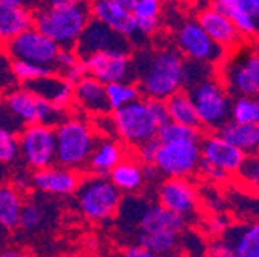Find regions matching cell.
<instances>
[{"mask_svg": "<svg viewBox=\"0 0 259 257\" xmlns=\"http://www.w3.org/2000/svg\"><path fill=\"white\" fill-rule=\"evenodd\" d=\"M142 97L167 100L182 89L185 59L178 49H142L132 56Z\"/></svg>", "mask_w": 259, "mask_h": 257, "instance_id": "6da1fadb", "label": "cell"}, {"mask_svg": "<svg viewBox=\"0 0 259 257\" xmlns=\"http://www.w3.org/2000/svg\"><path fill=\"white\" fill-rule=\"evenodd\" d=\"M114 133L128 148L156 139L159 128L168 122L165 100L141 97L119 110L111 111Z\"/></svg>", "mask_w": 259, "mask_h": 257, "instance_id": "7a4b0ae2", "label": "cell"}, {"mask_svg": "<svg viewBox=\"0 0 259 257\" xmlns=\"http://www.w3.org/2000/svg\"><path fill=\"white\" fill-rule=\"evenodd\" d=\"M56 164L83 173L91 151L99 139L93 125L77 116H67L54 126Z\"/></svg>", "mask_w": 259, "mask_h": 257, "instance_id": "3957f363", "label": "cell"}, {"mask_svg": "<svg viewBox=\"0 0 259 257\" xmlns=\"http://www.w3.org/2000/svg\"><path fill=\"white\" fill-rule=\"evenodd\" d=\"M90 20V2L82 0L70 7H45L39 10L34 14V28L51 39L59 48H74Z\"/></svg>", "mask_w": 259, "mask_h": 257, "instance_id": "277c9868", "label": "cell"}, {"mask_svg": "<svg viewBox=\"0 0 259 257\" xmlns=\"http://www.w3.org/2000/svg\"><path fill=\"white\" fill-rule=\"evenodd\" d=\"M74 194L79 213L91 223L111 220L122 205V192L107 176L90 174L83 177Z\"/></svg>", "mask_w": 259, "mask_h": 257, "instance_id": "5b68a950", "label": "cell"}, {"mask_svg": "<svg viewBox=\"0 0 259 257\" xmlns=\"http://www.w3.org/2000/svg\"><path fill=\"white\" fill-rule=\"evenodd\" d=\"M221 63L219 80L230 97L256 95L259 92V49L236 48Z\"/></svg>", "mask_w": 259, "mask_h": 257, "instance_id": "8992f818", "label": "cell"}, {"mask_svg": "<svg viewBox=\"0 0 259 257\" xmlns=\"http://www.w3.org/2000/svg\"><path fill=\"white\" fill-rule=\"evenodd\" d=\"M187 92L196 108L202 130L216 133L230 119L232 97L216 76L191 86Z\"/></svg>", "mask_w": 259, "mask_h": 257, "instance_id": "52a82bcc", "label": "cell"}, {"mask_svg": "<svg viewBox=\"0 0 259 257\" xmlns=\"http://www.w3.org/2000/svg\"><path fill=\"white\" fill-rule=\"evenodd\" d=\"M5 110L23 126L36 123L56 126L68 116V111L56 108L53 104L26 86L10 89L7 92Z\"/></svg>", "mask_w": 259, "mask_h": 257, "instance_id": "ba28073f", "label": "cell"}, {"mask_svg": "<svg viewBox=\"0 0 259 257\" xmlns=\"http://www.w3.org/2000/svg\"><path fill=\"white\" fill-rule=\"evenodd\" d=\"M20 156L32 170H42L56 164V130L51 125H25L19 133Z\"/></svg>", "mask_w": 259, "mask_h": 257, "instance_id": "9c48e42d", "label": "cell"}, {"mask_svg": "<svg viewBox=\"0 0 259 257\" xmlns=\"http://www.w3.org/2000/svg\"><path fill=\"white\" fill-rule=\"evenodd\" d=\"M201 146L194 140L160 142L154 165L165 177H191L198 173Z\"/></svg>", "mask_w": 259, "mask_h": 257, "instance_id": "30bf717a", "label": "cell"}, {"mask_svg": "<svg viewBox=\"0 0 259 257\" xmlns=\"http://www.w3.org/2000/svg\"><path fill=\"white\" fill-rule=\"evenodd\" d=\"M2 48L5 54L10 57V60L32 62V63H37V65L51 68L53 71H54L56 59L60 49L51 39H48L34 26L28 28L23 33L11 39Z\"/></svg>", "mask_w": 259, "mask_h": 257, "instance_id": "8fae6325", "label": "cell"}, {"mask_svg": "<svg viewBox=\"0 0 259 257\" xmlns=\"http://www.w3.org/2000/svg\"><path fill=\"white\" fill-rule=\"evenodd\" d=\"M157 203L187 220L199 210V189L190 177H167L159 183Z\"/></svg>", "mask_w": 259, "mask_h": 257, "instance_id": "7c38bea8", "label": "cell"}, {"mask_svg": "<svg viewBox=\"0 0 259 257\" xmlns=\"http://www.w3.org/2000/svg\"><path fill=\"white\" fill-rule=\"evenodd\" d=\"M178 46L179 53L188 60L207 62L211 65L221 63L225 57V49L202 29V26L193 20L184 22L178 29Z\"/></svg>", "mask_w": 259, "mask_h": 257, "instance_id": "4fadbf2b", "label": "cell"}, {"mask_svg": "<svg viewBox=\"0 0 259 257\" xmlns=\"http://www.w3.org/2000/svg\"><path fill=\"white\" fill-rule=\"evenodd\" d=\"M87 68V74L96 77L102 83L135 82V70H133V57L130 53L123 51H102L91 54L82 59Z\"/></svg>", "mask_w": 259, "mask_h": 257, "instance_id": "5bb4252c", "label": "cell"}, {"mask_svg": "<svg viewBox=\"0 0 259 257\" xmlns=\"http://www.w3.org/2000/svg\"><path fill=\"white\" fill-rule=\"evenodd\" d=\"M133 45L128 39L114 33L113 29L105 26L104 23L94 19L90 20L87 28L83 29L82 36L79 37L74 49L80 59H85L91 54L102 53V51H123L130 53Z\"/></svg>", "mask_w": 259, "mask_h": 257, "instance_id": "9a60e30c", "label": "cell"}, {"mask_svg": "<svg viewBox=\"0 0 259 257\" xmlns=\"http://www.w3.org/2000/svg\"><path fill=\"white\" fill-rule=\"evenodd\" d=\"M90 13L91 19L104 23L114 33L128 39L132 45H141L145 39V36L139 33L133 13L114 5L111 0H90Z\"/></svg>", "mask_w": 259, "mask_h": 257, "instance_id": "2e32d148", "label": "cell"}, {"mask_svg": "<svg viewBox=\"0 0 259 257\" xmlns=\"http://www.w3.org/2000/svg\"><path fill=\"white\" fill-rule=\"evenodd\" d=\"M82 179L83 174L80 171L54 164L51 167L32 171L31 185L34 189L44 192V194L65 197L74 194Z\"/></svg>", "mask_w": 259, "mask_h": 257, "instance_id": "e0dca14e", "label": "cell"}, {"mask_svg": "<svg viewBox=\"0 0 259 257\" xmlns=\"http://www.w3.org/2000/svg\"><path fill=\"white\" fill-rule=\"evenodd\" d=\"M201 159L222 168L229 174L235 176L242 164L245 154L235 145L222 139L218 133H208L202 136L201 142Z\"/></svg>", "mask_w": 259, "mask_h": 257, "instance_id": "ac0fdd59", "label": "cell"}, {"mask_svg": "<svg viewBox=\"0 0 259 257\" xmlns=\"http://www.w3.org/2000/svg\"><path fill=\"white\" fill-rule=\"evenodd\" d=\"M198 23L211 37V40L221 45L225 51L239 48V45L244 40V36L236 29L233 22L224 13L216 10L213 5L201 11L198 17Z\"/></svg>", "mask_w": 259, "mask_h": 257, "instance_id": "d6986e66", "label": "cell"}, {"mask_svg": "<svg viewBox=\"0 0 259 257\" xmlns=\"http://www.w3.org/2000/svg\"><path fill=\"white\" fill-rule=\"evenodd\" d=\"M130 154V148L117 139L99 137L88 159L87 170L94 176H108L110 171Z\"/></svg>", "mask_w": 259, "mask_h": 257, "instance_id": "ffe728a7", "label": "cell"}, {"mask_svg": "<svg viewBox=\"0 0 259 257\" xmlns=\"http://www.w3.org/2000/svg\"><path fill=\"white\" fill-rule=\"evenodd\" d=\"M73 99L74 105L88 114L101 116L111 113L107 100L105 83L90 74L83 76L73 85Z\"/></svg>", "mask_w": 259, "mask_h": 257, "instance_id": "44dd1931", "label": "cell"}, {"mask_svg": "<svg viewBox=\"0 0 259 257\" xmlns=\"http://www.w3.org/2000/svg\"><path fill=\"white\" fill-rule=\"evenodd\" d=\"M39 94L40 97L53 104L56 108L68 111L74 105L73 99V85L65 80L60 74H50L47 77H42L32 83L23 85Z\"/></svg>", "mask_w": 259, "mask_h": 257, "instance_id": "7402d4cb", "label": "cell"}, {"mask_svg": "<svg viewBox=\"0 0 259 257\" xmlns=\"http://www.w3.org/2000/svg\"><path fill=\"white\" fill-rule=\"evenodd\" d=\"M187 227V220L162 207L160 203L148 205L139 217V231L141 233H156V231H170L181 234Z\"/></svg>", "mask_w": 259, "mask_h": 257, "instance_id": "603a6c76", "label": "cell"}, {"mask_svg": "<svg viewBox=\"0 0 259 257\" xmlns=\"http://www.w3.org/2000/svg\"><path fill=\"white\" fill-rule=\"evenodd\" d=\"M31 26H34V13L28 7L0 2V45L4 46Z\"/></svg>", "mask_w": 259, "mask_h": 257, "instance_id": "cb8c5ba5", "label": "cell"}, {"mask_svg": "<svg viewBox=\"0 0 259 257\" xmlns=\"http://www.w3.org/2000/svg\"><path fill=\"white\" fill-rule=\"evenodd\" d=\"M107 177L122 194H138L145 186L142 164L132 154V149H130V154L110 171Z\"/></svg>", "mask_w": 259, "mask_h": 257, "instance_id": "d4e9b609", "label": "cell"}, {"mask_svg": "<svg viewBox=\"0 0 259 257\" xmlns=\"http://www.w3.org/2000/svg\"><path fill=\"white\" fill-rule=\"evenodd\" d=\"M216 133L245 156L259 154V123H242L229 119Z\"/></svg>", "mask_w": 259, "mask_h": 257, "instance_id": "484cf974", "label": "cell"}, {"mask_svg": "<svg viewBox=\"0 0 259 257\" xmlns=\"http://www.w3.org/2000/svg\"><path fill=\"white\" fill-rule=\"evenodd\" d=\"M222 236L239 257H259V222L232 227Z\"/></svg>", "mask_w": 259, "mask_h": 257, "instance_id": "4316f807", "label": "cell"}, {"mask_svg": "<svg viewBox=\"0 0 259 257\" xmlns=\"http://www.w3.org/2000/svg\"><path fill=\"white\" fill-rule=\"evenodd\" d=\"M23 202V194L11 183L0 185V228L7 231L19 228V217Z\"/></svg>", "mask_w": 259, "mask_h": 257, "instance_id": "83f0119b", "label": "cell"}, {"mask_svg": "<svg viewBox=\"0 0 259 257\" xmlns=\"http://www.w3.org/2000/svg\"><path fill=\"white\" fill-rule=\"evenodd\" d=\"M165 107L168 113V120L202 130L196 108H194V104L187 91L181 89L173 95H170L165 100Z\"/></svg>", "mask_w": 259, "mask_h": 257, "instance_id": "f1b7e54d", "label": "cell"}, {"mask_svg": "<svg viewBox=\"0 0 259 257\" xmlns=\"http://www.w3.org/2000/svg\"><path fill=\"white\" fill-rule=\"evenodd\" d=\"M181 234L170 231H156V233H141L138 242L141 246L147 248L157 257H171L181 243Z\"/></svg>", "mask_w": 259, "mask_h": 257, "instance_id": "f546056e", "label": "cell"}, {"mask_svg": "<svg viewBox=\"0 0 259 257\" xmlns=\"http://www.w3.org/2000/svg\"><path fill=\"white\" fill-rule=\"evenodd\" d=\"M162 0H138L133 8V17L142 36H151L159 28Z\"/></svg>", "mask_w": 259, "mask_h": 257, "instance_id": "4dcf8cb0", "label": "cell"}, {"mask_svg": "<svg viewBox=\"0 0 259 257\" xmlns=\"http://www.w3.org/2000/svg\"><path fill=\"white\" fill-rule=\"evenodd\" d=\"M105 91H107V100H108L110 111L119 110V108L142 97L141 89L138 88L136 82H133V80L107 83Z\"/></svg>", "mask_w": 259, "mask_h": 257, "instance_id": "1f68e13d", "label": "cell"}, {"mask_svg": "<svg viewBox=\"0 0 259 257\" xmlns=\"http://www.w3.org/2000/svg\"><path fill=\"white\" fill-rule=\"evenodd\" d=\"M230 119L242 123H259V99L256 95L233 97L230 107Z\"/></svg>", "mask_w": 259, "mask_h": 257, "instance_id": "d6a6232c", "label": "cell"}, {"mask_svg": "<svg viewBox=\"0 0 259 257\" xmlns=\"http://www.w3.org/2000/svg\"><path fill=\"white\" fill-rule=\"evenodd\" d=\"M157 139L160 142H178V140H194L201 142L202 139V130L199 128H191L182 123L176 122H165L159 128L157 131Z\"/></svg>", "mask_w": 259, "mask_h": 257, "instance_id": "836d02e7", "label": "cell"}, {"mask_svg": "<svg viewBox=\"0 0 259 257\" xmlns=\"http://www.w3.org/2000/svg\"><path fill=\"white\" fill-rule=\"evenodd\" d=\"M11 73H13L16 82H19L22 85H28V83H32L42 77L53 74L54 71L51 68L37 65V63H32V62L11 60Z\"/></svg>", "mask_w": 259, "mask_h": 257, "instance_id": "e575fe53", "label": "cell"}, {"mask_svg": "<svg viewBox=\"0 0 259 257\" xmlns=\"http://www.w3.org/2000/svg\"><path fill=\"white\" fill-rule=\"evenodd\" d=\"M214 76V65L207 62H198V60H185L184 63V82L182 88L190 89L191 86L198 85L199 82L213 77Z\"/></svg>", "mask_w": 259, "mask_h": 257, "instance_id": "d590c367", "label": "cell"}, {"mask_svg": "<svg viewBox=\"0 0 259 257\" xmlns=\"http://www.w3.org/2000/svg\"><path fill=\"white\" fill-rule=\"evenodd\" d=\"M47 219V210L36 200H25L23 207L20 210L19 217V228L32 231L37 230Z\"/></svg>", "mask_w": 259, "mask_h": 257, "instance_id": "8d00e7d4", "label": "cell"}, {"mask_svg": "<svg viewBox=\"0 0 259 257\" xmlns=\"http://www.w3.org/2000/svg\"><path fill=\"white\" fill-rule=\"evenodd\" d=\"M19 156V134L13 131L11 128L0 125V164H13Z\"/></svg>", "mask_w": 259, "mask_h": 257, "instance_id": "74e56055", "label": "cell"}, {"mask_svg": "<svg viewBox=\"0 0 259 257\" xmlns=\"http://www.w3.org/2000/svg\"><path fill=\"white\" fill-rule=\"evenodd\" d=\"M236 174L241 179V182L259 189V154L245 156Z\"/></svg>", "mask_w": 259, "mask_h": 257, "instance_id": "f35d334b", "label": "cell"}, {"mask_svg": "<svg viewBox=\"0 0 259 257\" xmlns=\"http://www.w3.org/2000/svg\"><path fill=\"white\" fill-rule=\"evenodd\" d=\"M159 146H160V140L156 137V139L147 140V142H144L135 148H130V149H132V154L139 160L142 165H151L156 160Z\"/></svg>", "mask_w": 259, "mask_h": 257, "instance_id": "ab89813d", "label": "cell"}, {"mask_svg": "<svg viewBox=\"0 0 259 257\" xmlns=\"http://www.w3.org/2000/svg\"><path fill=\"white\" fill-rule=\"evenodd\" d=\"M213 7L224 8V7H232L238 8L248 16H251L257 26H259V0H213Z\"/></svg>", "mask_w": 259, "mask_h": 257, "instance_id": "60d3db41", "label": "cell"}, {"mask_svg": "<svg viewBox=\"0 0 259 257\" xmlns=\"http://www.w3.org/2000/svg\"><path fill=\"white\" fill-rule=\"evenodd\" d=\"M198 173H199V176H202L210 183H227L232 179V174H229L227 171H224L222 168L207 162V160H204V159H201Z\"/></svg>", "mask_w": 259, "mask_h": 257, "instance_id": "b9f144b4", "label": "cell"}, {"mask_svg": "<svg viewBox=\"0 0 259 257\" xmlns=\"http://www.w3.org/2000/svg\"><path fill=\"white\" fill-rule=\"evenodd\" d=\"M79 60H80V57L77 56L74 48H60L57 59H56V67H54L56 74H60V76L65 74L68 70L76 67Z\"/></svg>", "mask_w": 259, "mask_h": 257, "instance_id": "7bdbcfd3", "label": "cell"}, {"mask_svg": "<svg viewBox=\"0 0 259 257\" xmlns=\"http://www.w3.org/2000/svg\"><path fill=\"white\" fill-rule=\"evenodd\" d=\"M204 228L211 236H222L227 230L230 228V223H229V219H227L224 214L214 213V214H211V216H208L205 219Z\"/></svg>", "mask_w": 259, "mask_h": 257, "instance_id": "ee69618b", "label": "cell"}, {"mask_svg": "<svg viewBox=\"0 0 259 257\" xmlns=\"http://www.w3.org/2000/svg\"><path fill=\"white\" fill-rule=\"evenodd\" d=\"M16 80L11 73V60L0 45V91L10 89Z\"/></svg>", "mask_w": 259, "mask_h": 257, "instance_id": "f6af8a7d", "label": "cell"}, {"mask_svg": "<svg viewBox=\"0 0 259 257\" xmlns=\"http://www.w3.org/2000/svg\"><path fill=\"white\" fill-rule=\"evenodd\" d=\"M208 257H239L233 246L230 245L229 240H225L224 237L222 239H218V240H213L208 246Z\"/></svg>", "mask_w": 259, "mask_h": 257, "instance_id": "bcb514c9", "label": "cell"}, {"mask_svg": "<svg viewBox=\"0 0 259 257\" xmlns=\"http://www.w3.org/2000/svg\"><path fill=\"white\" fill-rule=\"evenodd\" d=\"M123 257H157V255L153 254L151 251H148L147 248L141 246L139 243H135V245H130L125 248Z\"/></svg>", "mask_w": 259, "mask_h": 257, "instance_id": "7dc6e473", "label": "cell"}, {"mask_svg": "<svg viewBox=\"0 0 259 257\" xmlns=\"http://www.w3.org/2000/svg\"><path fill=\"white\" fill-rule=\"evenodd\" d=\"M16 189H19L22 194H25L26 191H29L32 188L31 185V176H26V174H17L14 179H13V183H11Z\"/></svg>", "mask_w": 259, "mask_h": 257, "instance_id": "c3c4849f", "label": "cell"}, {"mask_svg": "<svg viewBox=\"0 0 259 257\" xmlns=\"http://www.w3.org/2000/svg\"><path fill=\"white\" fill-rule=\"evenodd\" d=\"M142 168H144L145 183H147V182H150V183H153V182H159V179L162 177V174H160L159 168H157L154 164H151V165H142Z\"/></svg>", "mask_w": 259, "mask_h": 257, "instance_id": "681fc988", "label": "cell"}, {"mask_svg": "<svg viewBox=\"0 0 259 257\" xmlns=\"http://www.w3.org/2000/svg\"><path fill=\"white\" fill-rule=\"evenodd\" d=\"M0 257H29L28 252L20 246H10L0 251Z\"/></svg>", "mask_w": 259, "mask_h": 257, "instance_id": "f907efd6", "label": "cell"}, {"mask_svg": "<svg viewBox=\"0 0 259 257\" xmlns=\"http://www.w3.org/2000/svg\"><path fill=\"white\" fill-rule=\"evenodd\" d=\"M82 2V0H45L47 7L50 8H60V7H70Z\"/></svg>", "mask_w": 259, "mask_h": 257, "instance_id": "816d5d0a", "label": "cell"}, {"mask_svg": "<svg viewBox=\"0 0 259 257\" xmlns=\"http://www.w3.org/2000/svg\"><path fill=\"white\" fill-rule=\"evenodd\" d=\"M111 2H113L114 5H117V7L126 10V11H133V8H135V5H136L138 0H111Z\"/></svg>", "mask_w": 259, "mask_h": 257, "instance_id": "f5cc1de1", "label": "cell"}, {"mask_svg": "<svg viewBox=\"0 0 259 257\" xmlns=\"http://www.w3.org/2000/svg\"><path fill=\"white\" fill-rule=\"evenodd\" d=\"M0 2H7V4H13V5H23L26 4V0H0Z\"/></svg>", "mask_w": 259, "mask_h": 257, "instance_id": "db71d44e", "label": "cell"}, {"mask_svg": "<svg viewBox=\"0 0 259 257\" xmlns=\"http://www.w3.org/2000/svg\"><path fill=\"white\" fill-rule=\"evenodd\" d=\"M194 257H208V255H194Z\"/></svg>", "mask_w": 259, "mask_h": 257, "instance_id": "11a10c76", "label": "cell"}, {"mask_svg": "<svg viewBox=\"0 0 259 257\" xmlns=\"http://www.w3.org/2000/svg\"><path fill=\"white\" fill-rule=\"evenodd\" d=\"M40 257H53V255H40Z\"/></svg>", "mask_w": 259, "mask_h": 257, "instance_id": "9f6ffc18", "label": "cell"}, {"mask_svg": "<svg viewBox=\"0 0 259 257\" xmlns=\"http://www.w3.org/2000/svg\"><path fill=\"white\" fill-rule=\"evenodd\" d=\"M256 97H257V99H259V92H257V94H256Z\"/></svg>", "mask_w": 259, "mask_h": 257, "instance_id": "6f0895ef", "label": "cell"}]
</instances>
